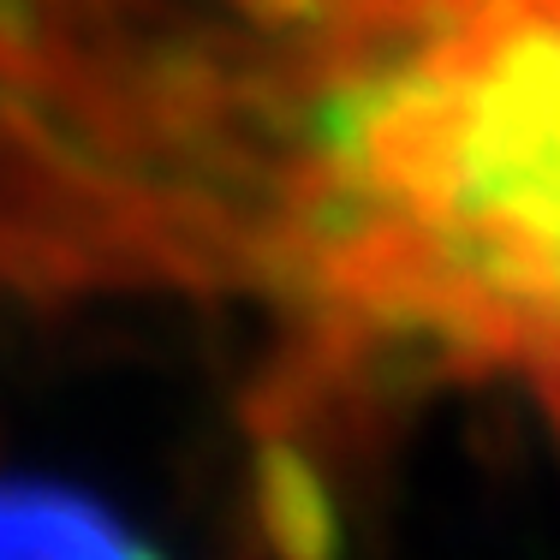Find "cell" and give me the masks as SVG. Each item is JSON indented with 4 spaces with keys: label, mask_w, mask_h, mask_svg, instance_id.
I'll use <instances>...</instances> for the list:
<instances>
[{
    "label": "cell",
    "mask_w": 560,
    "mask_h": 560,
    "mask_svg": "<svg viewBox=\"0 0 560 560\" xmlns=\"http://www.w3.org/2000/svg\"><path fill=\"white\" fill-rule=\"evenodd\" d=\"M0 560H155L119 518L72 489L0 483Z\"/></svg>",
    "instance_id": "obj_3"
},
{
    "label": "cell",
    "mask_w": 560,
    "mask_h": 560,
    "mask_svg": "<svg viewBox=\"0 0 560 560\" xmlns=\"http://www.w3.org/2000/svg\"><path fill=\"white\" fill-rule=\"evenodd\" d=\"M245 269L316 358L560 388V0H233Z\"/></svg>",
    "instance_id": "obj_1"
},
{
    "label": "cell",
    "mask_w": 560,
    "mask_h": 560,
    "mask_svg": "<svg viewBox=\"0 0 560 560\" xmlns=\"http://www.w3.org/2000/svg\"><path fill=\"white\" fill-rule=\"evenodd\" d=\"M226 0H0V292H215Z\"/></svg>",
    "instance_id": "obj_2"
}]
</instances>
